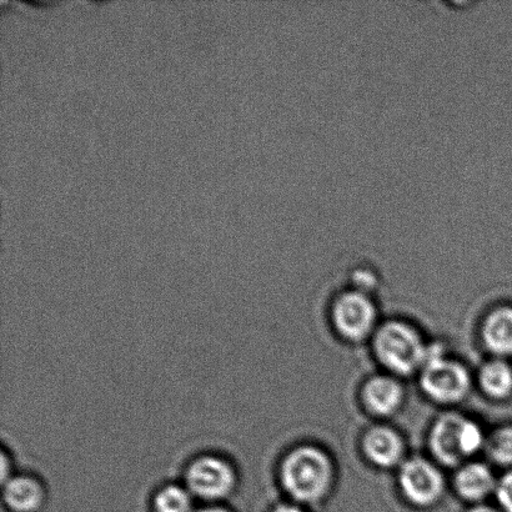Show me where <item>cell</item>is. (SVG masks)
<instances>
[{"label":"cell","mask_w":512,"mask_h":512,"mask_svg":"<svg viewBox=\"0 0 512 512\" xmlns=\"http://www.w3.org/2000/svg\"><path fill=\"white\" fill-rule=\"evenodd\" d=\"M353 281L356 286V290L365 291L373 289L378 279H376L373 271L368 268H359L354 271Z\"/></svg>","instance_id":"ac0fdd59"},{"label":"cell","mask_w":512,"mask_h":512,"mask_svg":"<svg viewBox=\"0 0 512 512\" xmlns=\"http://www.w3.org/2000/svg\"><path fill=\"white\" fill-rule=\"evenodd\" d=\"M485 436L483 430L474 421L464 419L463 428H461V448H463L464 458L478 453L483 449Z\"/></svg>","instance_id":"2e32d148"},{"label":"cell","mask_w":512,"mask_h":512,"mask_svg":"<svg viewBox=\"0 0 512 512\" xmlns=\"http://www.w3.org/2000/svg\"><path fill=\"white\" fill-rule=\"evenodd\" d=\"M273 512H305L299 505L295 504H281L276 506Z\"/></svg>","instance_id":"d6986e66"},{"label":"cell","mask_w":512,"mask_h":512,"mask_svg":"<svg viewBox=\"0 0 512 512\" xmlns=\"http://www.w3.org/2000/svg\"><path fill=\"white\" fill-rule=\"evenodd\" d=\"M333 315L336 328L350 340L366 338L375 326V306L364 291L355 289L339 296Z\"/></svg>","instance_id":"5b68a950"},{"label":"cell","mask_w":512,"mask_h":512,"mask_svg":"<svg viewBox=\"0 0 512 512\" xmlns=\"http://www.w3.org/2000/svg\"><path fill=\"white\" fill-rule=\"evenodd\" d=\"M496 498L503 512H512V470L496 485Z\"/></svg>","instance_id":"e0dca14e"},{"label":"cell","mask_w":512,"mask_h":512,"mask_svg":"<svg viewBox=\"0 0 512 512\" xmlns=\"http://www.w3.org/2000/svg\"><path fill=\"white\" fill-rule=\"evenodd\" d=\"M480 383L485 393L496 400L512 395V366L504 359L490 361L481 370Z\"/></svg>","instance_id":"4fadbf2b"},{"label":"cell","mask_w":512,"mask_h":512,"mask_svg":"<svg viewBox=\"0 0 512 512\" xmlns=\"http://www.w3.org/2000/svg\"><path fill=\"white\" fill-rule=\"evenodd\" d=\"M463 416L446 414L436 421L430 433V448L441 463L454 466L464 459L461 448Z\"/></svg>","instance_id":"52a82bcc"},{"label":"cell","mask_w":512,"mask_h":512,"mask_svg":"<svg viewBox=\"0 0 512 512\" xmlns=\"http://www.w3.org/2000/svg\"><path fill=\"white\" fill-rule=\"evenodd\" d=\"M403 388L389 376H376L364 388L366 406L376 415L394 414L403 403Z\"/></svg>","instance_id":"30bf717a"},{"label":"cell","mask_w":512,"mask_h":512,"mask_svg":"<svg viewBox=\"0 0 512 512\" xmlns=\"http://www.w3.org/2000/svg\"><path fill=\"white\" fill-rule=\"evenodd\" d=\"M235 473L227 461L205 456L194 461L187 473V484L193 494L205 500L225 498L235 486Z\"/></svg>","instance_id":"277c9868"},{"label":"cell","mask_w":512,"mask_h":512,"mask_svg":"<svg viewBox=\"0 0 512 512\" xmlns=\"http://www.w3.org/2000/svg\"><path fill=\"white\" fill-rule=\"evenodd\" d=\"M421 386L438 403H458L469 393L470 376L463 365L446 359L439 346H431L421 369Z\"/></svg>","instance_id":"3957f363"},{"label":"cell","mask_w":512,"mask_h":512,"mask_svg":"<svg viewBox=\"0 0 512 512\" xmlns=\"http://www.w3.org/2000/svg\"><path fill=\"white\" fill-rule=\"evenodd\" d=\"M4 501L13 512H37L44 503V490L37 480L18 476L5 485Z\"/></svg>","instance_id":"7c38bea8"},{"label":"cell","mask_w":512,"mask_h":512,"mask_svg":"<svg viewBox=\"0 0 512 512\" xmlns=\"http://www.w3.org/2000/svg\"><path fill=\"white\" fill-rule=\"evenodd\" d=\"M483 340L486 348L500 359L512 356V306H500L486 318Z\"/></svg>","instance_id":"9c48e42d"},{"label":"cell","mask_w":512,"mask_h":512,"mask_svg":"<svg viewBox=\"0 0 512 512\" xmlns=\"http://www.w3.org/2000/svg\"><path fill=\"white\" fill-rule=\"evenodd\" d=\"M455 485L461 498L478 503L494 493L498 484L488 466L469 464L456 475Z\"/></svg>","instance_id":"8fae6325"},{"label":"cell","mask_w":512,"mask_h":512,"mask_svg":"<svg viewBox=\"0 0 512 512\" xmlns=\"http://www.w3.org/2000/svg\"><path fill=\"white\" fill-rule=\"evenodd\" d=\"M468 512H503L501 510H496L491 508L488 505H475L474 508H471Z\"/></svg>","instance_id":"ffe728a7"},{"label":"cell","mask_w":512,"mask_h":512,"mask_svg":"<svg viewBox=\"0 0 512 512\" xmlns=\"http://www.w3.org/2000/svg\"><path fill=\"white\" fill-rule=\"evenodd\" d=\"M333 481V466L323 451L303 446L286 456L281 483L298 503L315 504L325 498Z\"/></svg>","instance_id":"6da1fadb"},{"label":"cell","mask_w":512,"mask_h":512,"mask_svg":"<svg viewBox=\"0 0 512 512\" xmlns=\"http://www.w3.org/2000/svg\"><path fill=\"white\" fill-rule=\"evenodd\" d=\"M374 346L381 363L400 375L423 369L429 348L415 329L399 321L381 326L376 333Z\"/></svg>","instance_id":"7a4b0ae2"},{"label":"cell","mask_w":512,"mask_h":512,"mask_svg":"<svg viewBox=\"0 0 512 512\" xmlns=\"http://www.w3.org/2000/svg\"><path fill=\"white\" fill-rule=\"evenodd\" d=\"M364 451L371 463L381 468H393L404 456V444L398 433L385 426H376L366 433Z\"/></svg>","instance_id":"ba28073f"},{"label":"cell","mask_w":512,"mask_h":512,"mask_svg":"<svg viewBox=\"0 0 512 512\" xmlns=\"http://www.w3.org/2000/svg\"><path fill=\"white\" fill-rule=\"evenodd\" d=\"M198 512H230V511L227 509H223V508H207V509L200 510Z\"/></svg>","instance_id":"44dd1931"},{"label":"cell","mask_w":512,"mask_h":512,"mask_svg":"<svg viewBox=\"0 0 512 512\" xmlns=\"http://www.w3.org/2000/svg\"><path fill=\"white\" fill-rule=\"evenodd\" d=\"M403 493L416 506L429 508L444 494V479L433 464L424 459H413L400 470Z\"/></svg>","instance_id":"8992f818"},{"label":"cell","mask_w":512,"mask_h":512,"mask_svg":"<svg viewBox=\"0 0 512 512\" xmlns=\"http://www.w3.org/2000/svg\"><path fill=\"white\" fill-rule=\"evenodd\" d=\"M155 512H193L190 496L179 486H167L154 500Z\"/></svg>","instance_id":"5bb4252c"},{"label":"cell","mask_w":512,"mask_h":512,"mask_svg":"<svg viewBox=\"0 0 512 512\" xmlns=\"http://www.w3.org/2000/svg\"><path fill=\"white\" fill-rule=\"evenodd\" d=\"M491 458L501 466L512 470V426H505L490 440Z\"/></svg>","instance_id":"9a60e30c"}]
</instances>
